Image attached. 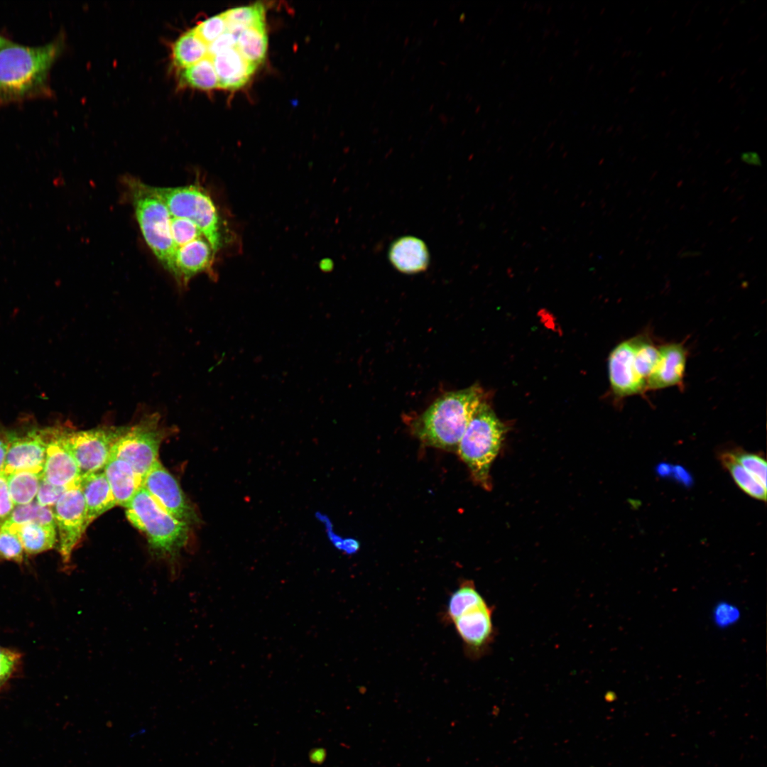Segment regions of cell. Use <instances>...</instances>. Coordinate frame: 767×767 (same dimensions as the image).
Instances as JSON below:
<instances>
[{
    "mask_svg": "<svg viewBox=\"0 0 767 767\" xmlns=\"http://www.w3.org/2000/svg\"><path fill=\"white\" fill-rule=\"evenodd\" d=\"M7 450V432L0 430V472H3Z\"/></svg>",
    "mask_w": 767,
    "mask_h": 767,
    "instance_id": "obj_39",
    "label": "cell"
},
{
    "mask_svg": "<svg viewBox=\"0 0 767 767\" xmlns=\"http://www.w3.org/2000/svg\"><path fill=\"white\" fill-rule=\"evenodd\" d=\"M62 33L40 45L13 41L0 48V105L50 97V71L61 55Z\"/></svg>",
    "mask_w": 767,
    "mask_h": 767,
    "instance_id": "obj_1",
    "label": "cell"
},
{
    "mask_svg": "<svg viewBox=\"0 0 767 767\" xmlns=\"http://www.w3.org/2000/svg\"><path fill=\"white\" fill-rule=\"evenodd\" d=\"M214 254L204 236L180 246L174 254L173 276L180 284L186 285L193 276L210 267Z\"/></svg>",
    "mask_w": 767,
    "mask_h": 767,
    "instance_id": "obj_16",
    "label": "cell"
},
{
    "mask_svg": "<svg viewBox=\"0 0 767 767\" xmlns=\"http://www.w3.org/2000/svg\"><path fill=\"white\" fill-rule=\"evenodd\" d=\"M136 217L143 238L162 265L173 275L175 248L170 232L171 215L162 200L148 185L136 179L128 180Z\"/></svg>",
    "mask_w": 767,
    "mask_h": 767,
    "instance_id": "obj_5",
    "label": "cell"
},
{
    "mask_svg": "<svg viewBox=\"0 0 767 767\" xmlns=\"http://www.w3.org/2000/svg\"><path fill=\"white\" fill-rule=\"evenodd\" d=\"M608 367L611 388L616 396L626 398L647 391L648 377L637 359L633 337L613 349Z\"/></svg>",
    "mask_w": 767,
    "mask_h": 767,
    "instance_id": "obj_12",
    "label": "cell"
},
{
    "mask_svg": "<svg viewBox=\"0 0 767 767\" xmlns=\"http://www.w3.org/2000/svg\"><path fill=\"white\" fill-rule=\"evenodd\" d=\"M454 622L466 647L474 653L483 651L494 638L492 609L486 602L468 610Z\"/></svg>",
    "mask_w": 767,
    "mask_h": 767,
    "instance_id": "obj_15",
    "label": "cell"
},
{
    "mask_svg": "<svg viewBox=\"0 0 767 767\" xmlns=\"http://www.w3.org/2000/svg\"><path fill=\"white\" fill-rule=\"evenodd\" d=\"M700 254H701V253L700 251H698L688 250V251L681 252V254H679V257L681 258V259L692 258V257L699 256Z\"/></svg>",
    "mask_w": 767,
    "mask_h": 767,
    "instance_id": "obj_42",
    "label": "cell"
},
{
    "mask_svg": "<svg viewBox=\"0 0 767 767\" xmlns=\"http://www.w3.org/2000/svg\"><path fill=\"white\" fill-rule=\"evenodd\" d=\"M127 428L126 425H102L89 430H72L65 427L63 441L75 458L82 476L103 470L115 443Z\"/></svg>",
    "mask_w": 767,
    "mask_h": 767,
    "instance_id": "obj_8",
    "label": "cell"
},
{
    "mask_svg": "<svg viewBox=\"0 0 767 767\" xmlns=\"http://www.w3.org/2000/svg\"><path fill=\"white\" fill-rule=\"evenodd\" d=\"M741 160L751 165H761V160L759 155L756 152H744L741 155Z\"/></svg>",
    "mask_w": 767,
    "mask_h": 767,
    "instance_id": "obj_40",
    "label": "cell"
},
{
    "mask_svg": "<svg viewBox=\"0 0 767 767\" xmlns=\"http://www.w3.org/2000/svg\"><path fill=\"white\" fill-rule=\"evenodd\" d=\"M505 428L490 406L482 402L474 413L457 452L468 467L474 481L491 488L490 467L500 450Z\"/></svg>",
    "mask_w": 767,
    "mask_h": 767,
    "instance_id": "obj_4",
    "label": "cell"
},
{
    "mask_svg": "<svg viewBox=\"0 0 767 767\" xmlns=\"http://www.w3.org/2000/svg\"><path fill=\"white\" fill-rule=\"evenodd\" d=\"M146 733H147V729L146 728H144V727H142V728L138 729L135 730L134 731L131 732L130 734V735H129V738L130 739H135L136 737H140L141 736H143Z\"/></svg>",
    "mask_w": 767,
    "mask_h": 767,
    "instance_id": "obj_43",
    "label": "cell"
},
{
    "mask_svg": "<svg viewBox=\"0 0 767 767\" xmlns=\"http://www.w3.org/2000/svg\"><path fill=\"white\" fill-rule=\"evenodd\" d=\"M326 758V751L322 748H316L312 749L309 753L310 761L316 764H320L324 762Z\"/></svg>",
    "mask_w": 767,
    "mask_h": 767,
    "instance_id": "obj_41",
    "label": "cell"
},
{
    "mask_svg": "<svg viewBox=\"0 0 767 767\" xmlns=\"http://www.w3.org/2000/svg\"><path fill=\"white\" fill-rule=\"evenodd\" d=\"M224 13L227 30L237 36L246 28L265 23V8L261 3L234 7Z\"/></svg>",
    "mask_w": 767,
    "mask_h": 767,
    "instance_id": "obj_28",
    "label": "cell"
},
{
    "mask_svg": "<svg viewBox=\"0 0 767 767\" xmlns=\"http://www.w3.org/2000/svg\"><path fill=\"white\" fill-rule=\"evenodd\" d=\"M142 486L164 511L190 526L199 523L194 507L187 499L178 481L159 460L142 480Z\"/></svg>",
    "mask_w": 767,
    "mask_h": 767,
    "instance_id": "obj_11",
    "label": "cell"
},
{
    "mask_svg": "<svg viewBox=\"0 0 767 767\" xmlns=\"http://www.w3.org/2000/svg\"><path fill=\"white\" fill-rule=\"evenodd\" d=\"M13 533L18 536L23 550L29 555L53 549L58 542L56 526L28 523L17 527Z\"/></svg>",
    "mask_w": 767,
    "mask_h": 767,
    "instance_id": "obj_21",
    "label": "cell"
},
{
    "mask_svg": "<svg viewBox=\"0 0 767 767\" xmlns=\"http://www.w3.org/2000/svg\"><path fill=\"white\" fill-rule=\"evenodd\" d=\"M179 81L182 85L202 90H211L219 87L218 77L212 57L207 55L199 62L181 70Z\"/></svg>",
    "mask_w": 767,
    "mask_h": 767,
    "instance_id": "obj_25",
    "label": "cell"
},
{
    "mask_svg": "<svg viewBox=\"0 0 767 767\" xmlns=\"http://www.w3.org/2000/svg\"><path fill=\"white\" fill-rule=\"evenodd\" d=\"M42 474L18 471L6 476L9 494L14 506L25 505L33 501L38 493Z\"/></svg>",
    "mask_w": 767,
    "mask_h": 767,
    "instance_id": "obj_26",
    "label": "cell"
},
{
    "mask_svg": "<svg viewBox=\"0 0 767 767\" xmlns=\"http://www.w3.org/2000/svg\"><path fill=\"white\" fill-rule=\"evenodd\" d=\"M0 559L21 563L23 548L16 533L0 525Z\"/></svg>",
    "mask_w": 767,
    "mask_h": 767,
    "instance_id": "obj_33",
    "label": "cell"
},
{
    "mask_svg": "<svg viewBox=\"0 0 767 767\" xmlns=\"http://www.w3.org/2000/svg\"><path fill=\"white\" fill-rule=\"evenodd\" d=\"M20 658L17 652L0 646V687L15 671Z\"/></svg>",
    "mask_w": 767,
    "mask_h": 767,
    "instance_id": "obj_36",
    "label": "cell"
},
{
    "mask_svg": "<svg viewBox=\"0 0 767 767\" xmlns=\"http://www.w3.org/2000/svg\"><path fill=\"white\" fill-rule=\"evenodd\" d=\"M28 523L56 526L53 510L41 506L36 501L16 506L0 525L13 532L17 527Z\"/></svg>",
    "mask_w": 767,
    "mask_h": 767,
    "instance_id": "obj_24",
    "label": "cell"
},
{
    "mask_svg": "<svg viewBox=\"0 0 767 767\" xmlns=\"http://www.w3.org/2000/svg\"><path fill=\"white\" fill-rule=\"evenodd\" d=\"M237 38L236 35L227 30L208 45V55L213 57L227 49L235 47Z\"/></svg>",
    "mask_w": 767,
    "mask_h": 767,
    "instance_id": "obj_38",
    "label": "cell"
},
{
    "mask_svg": "<svg viewBox=\"0 0 767 767\" xmlns=\"http://www.w3.org/2000/svg\"><path fill=\"white\" fill-rule=\"evenodd\" d=\"M740 616L739 609L727 602L718 603L712 612L713 621L719 628H727L735 624Z\"/></svg>",
    "mask_w": 767,
    "mask_h": 767,
    "instance_id": "obj_34",
    "label": "cell"
},
{
    "mask_svg": "<svg viewBox=\"0 0 767 767\" xmlns=\"http://www.w3.org/2000/svg\"><path fill=\"white\" fill-rule=\"evenodd\" d=\"M688 351L683 342L658 346V358L647 381V391L683 387Z\"/></svg>",
    "mask_w": 767,
    "mask_h": 767,
    "instance_id": "obj_14",
    "label": "cell"
},
{
    "mask_svg": "<svg viewBox=\"0 0 767 767\" xmlns=\"http://www.w3.org/2000/svg\"><path fill=\"white\" fill-rule=\"evenodd\" d=\"M170 432L161 425L160 415H147L127 428L115 443L111 455L129 463L142 479L158 460L161 442Z\"/></svg>",
    "mask_w": 767,
    "mask_h": 767,
    "instance_id": "obj_7",
    "label": "cell"
},
{
    "mask_svg": "<svg viewBox=\"0 0 767 767\" xmlns=\"http://www.w3.org/2000/svg\"><path fill=\"white\" fill-rule=\"evenodd\" d=\"M236 48L249 62L256 66L263 62L268 48L266 23L242 30L237 38Z\"/></svg>",
    "mask_w": 767,
    "mask_h": 767,
    "instance_id": "obj_23",
    "label": "cell"
},
{
    "mask_svg": "<svg viewBox=\"0 0 767 767\" xmlns=\"http://www.w3.org/2000/svg\"><path fill=\"white\" fill-rule=\"evenodd\" d=\"M171 50L173 62L180 69L187 67L208 55V45L193 28L181 34L173 43Z\"/></svg>",
    "mask_w": 767,
    "mask_h": 767,
    "instance_id": "obj_22",
    "label": "cell"
},
{
    "mask_svg": "<svg viewBox=\"0 0 767 767\" xmlns=\"http://www.w3.org/2000/svg\"><path fill=\"white\" fill-rule=\"evenodd\" d=\"M9 41V39L6 38L5 36H2L0 33V48L8 43Z\"/></svg>",
    "mask_w": 767,
    "mask_h": 767,
    "instance_id": "obj_44",
    "label": "cell"
},
{
    "mask_svg": "<svg viewBox=\"0 0 767 767\" xmlns=\"http://www.w3.org/2000/svg\"><path fill=\"white\" fill-rule=\"evenodd\" d=\"M485 601L472 581L463 582L449 599L447 616L455 621L468 610Z\"/></svg>",
    "mask_w": 767,
    "mask_h": 767,
    "instance_id": "obj_29",
    "label": "cell"
},
{
    "mask_svg": "<svg viewBox=\"0 0 767 767\" xmlns=\"http://www.w3.org/2000/svg\"><path fill=\"white\" fill-rule=\"evenodd\" d=\"M483 401V390L477 385L447 393L414 420L413 432L426 445L457 451L474 413Z\"/></svg>",
    "mask_w": 767,
    "mask_h": 767,
    "instance_id": "obj_2",
    "label": "cell"
},
{
    "mask_svg": "<svg viewBox=\"0 0 767 767\" xmlns=\"http://www.w3.org/2000/svg\"><path fill=\"white\" fill-rule=\"evenodd\" d=\"M66 489L48 482L41 477L36 501L43 506L53 507Z\"/></svg>",
    "mask_w": 767,
    "mask_h": 767,
    "instance_id": "obj_35",
    "label": "cell"
},
{
    "mask_svg": "<svg viewBox=\"0 0 767 767\" xmlns=\"http://www.w3.org/2000/svg\"><path fill=\"white\" fill-rule=\"evenodd\" d=\"M148 188L163 202L171 217L195 223L215 253L221 247L220 217L211 197L202 187L192 185L177 187L148 185Z\"/></svg>",
    "mask_w": 767,
    "mask_h": 767,
    "instance_id": "obj_6",
    "label": "cell"
},
{
    "mask_svg": "<svg viewBox=\"0 0 767 767\" xmlns=\"http://www.w3.org/2000/svg\"><path fill=\"white\" fill-rule=\"evenodd\" d=\"M125 508L129 522L146 535L152 557L168 562L171 579L177 578L174 566L187 543L190 526L164 511L142 486Z\"/></svg>",
    "mask_w": 767,
    "mask_h": 767,
    "instance_id": "obj_3",
    "label": "cell"
},
{
    "mask_svg": "<svg viewBox=\"0 0 767 767\" xmlns=\"http://www.w3.org/2000/svg\"><path fill=\"white\" fill-rule=\"evenodd\" d=\"M719 458L734 482L744 492L758 500H766V489L736 461L731 450L722 452Z\"/></svg>",
    "mask_w": 767,
    "mask_h": 767,
    "instance_id": "obj_27",
    "label": "cell"
},
{
    "mask_svg": "<svg viewBox=\"0 0 767 767\" xmlns=\"http://www.w3.org/2000/svg\"><path fill=\"white\" fill-rule=\"evenodd\" d=\"M227 28L224 12L206 18L193 28L196 34L207 45L224 33Z\"/></svg>",
    "mask_w": 767,
    "mask_h": 767,
    "instance_id": "obj_32",
    "label": "cell"
},
{
    "mask_svg": "<svg viewBox=\"0 0 767 767\" xmlns=\"http://www.w3.org/2000/svg\"><path fill=\"white\" fill-rule=\"evenodd\" d=\"M87 508V524L116 506L109 484L102 471L82 475L80 482Z\"/></svg>",
    "mask_w": 767,
    "mask_h": 767,
    "instance_id": "obj_19",
    "label": "cell"
},
{
    "mask_svg": "<svg viewBox=\"0 0 767 767\" xmlns=\"http://www.w3.org/2000/svg\"><path fill=\"white\" fill-rule=\"evenodd\" d=\"M65 427L50 426L46 444L45 459L42 477L48 482L66 489L79 485L81 472L62 435Z\"/></svg>",
    "mask_w": 767,
    "mask_h": 767,
    "instance_id": "obj_13",
    "label": "cell"
},
{
    "mask_svg": "<svg viewBox=\"0 0 767 767\" xmlns=\"http://www.w3.org/2000/svg\"><path fill=\"white\" fill-rule=\"evenodd\" d=\"M170 232L175 251L180 246L204 236L195 223L184 218L171 217Z\"/></svg>",
    "mask_w": 767,
    "mask_h": 767,
    "instance_id": "obj_31",
    "label": "cell"
},
{
    "mask_svg": "<svg viewBox=\"0 0 767 767\" xmlns=\"http://www.w3.org/2000/svg\"><path fill=\"white\" fill-rule=\"evenodd\" d=\"M14 508V504L11 498L6 475L0 472V524H1L10 515Z\"/></svg>",
    "mask_w": 767,
    "mask_h": 767,
    "instance_id": "obj_37",
    "label": "cell"
},
{
    "mask_svg": "<svg viewBox=\"0 0 767 767\" xmlns=\"http://www.w3.org/2000/svg\"><path fill=\"white\" fill-rule=\"evenodd\" d=\"M388 256L392 266L406 274L425 271L429 266L430 254L425 243L413 236H401L391 244Z\"/></svg>",
    "mask_w": 767,
    "mask_h": 767,
    "instance_id": "obj_17",
    "label": "cell"
},
{
    "mask_svg": "<svg viewBox=\"0 0 767 767\" xmlns=\"http://www.w3.org/2000/svg\"><path fill=\"white\" fill-rule=\"evenodd\" d=\"M58 528V550L63 563H69L88 526L87 508L79 485L67 489L54 506Z\"/></svg>",
    "mask_w": 767,
    "mask_h": 767,
    "instance_id": "obj_9",
    "label": "cell"
},
{
    "mask_svg": "<svg viewBox=\"0 0 767 767\" xmlns=\"http://www.w3.org/2000/svg\"><path fill=\"white\" fill-rule=\"evenodd\" d=\"M103 472L116 506L126 507L142 486V479L129 463L111 455Z\"/></svg>",
    "mask_w": 767,
    "mask_h": 767,
    "instance_id": "obj_20",
    "label": "cell"
},
{
    "mask_svg": "<svg viewBox=\"0 0 767 767\" xmlns=\"http://www.w3.org/2000/svg\"><path fill=\"white\" fill-rule=\"evenodd\" d=\"M731 451L736 461L766 489L767 464L762 455L748 452L739 448Z\"/></svg>",
    "mask_w": 767,
    "mask_h": 767,
    "instance_id": "obj_30",
    "label": "cell"
},
{
    "mask_svg": "<svg viewBox=\"0 0 767 767\" xmlns=\"http://www.w3.org/2000/svg\"><path fill=\"white\" fill-rule=\"evenodd\" d=\"M219 87L237 89L245 85L254 73L256 65L246 60L236 46L212 57Z\"/></svg>",
    "mask_w": 767,
    "mask_h": 767,
    "instance_id": "obj_18",
    "label": "cell"
},
{
    "mask_svg": "<svg viewBox=\"0 0 767 767\" xmlns=\"http://www.w3.org/2000/svg\"><path fill=\"white\" fill-rule=\"evenodd\" d=\"M50 432V426L7 432L8 450L3 472L6 476L18 471L42 474Z\"/></svg>",
    "mask_w": 767,
    "mask_h": 767,
    "instance_id": "obj_10",
    "label": "cell"
}]
</instances>
